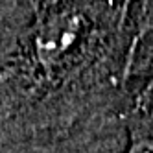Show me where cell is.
Wrapping results in <instances>:
<instances>
[{"instance_id": "1", "label": "cell", "mask_w": 153, "mask_h": 153, "mask_svg": "<svg viewBox=\"0 0 153 153\" xmlns=\"http://www.w3.org/2000/svg\"><path fill=\"white\" fill-rule=\"evenodd\" d=\"M78 35V20L72 17H63L48 24L39 39V53L42 61H56L67 50Z\"/></svg>"}, {"instance_id": "2", "label": "cell", "mask_w": 153, "mask_h": 153, "mask_svg": "<svg viewBox=\"0 0 153 153\" xmlns=\"http://www.w3.org/2000/svg\"><path fill=\"white\" fill-rule=\"evenodd\" d=\"M131 153H153V144L151 142H138V144L131 149Z\"/></svg>"}]
</instances>
